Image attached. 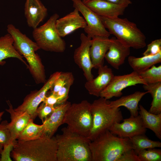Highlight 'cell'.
<instances>
[{"mask_svg": "<svg viewBox=\"0 0 161 161\" xmlns=\"http://www.w3.org/2000/svg\"><path fill=\"white\" fill-rule=\"evenodd\" d=\"M57 148L54 137L44 134L34 140H16L10 156L15 161H57Z\"/></svg>", "mask_w": 161, "mask_h": 161, "instance_id": "6da1fadb", "label": "cell"}, {"mask_svg": "<svg viewBox=\"0 0 161 161\" xmlns=\"http://www.w3.org/2000/svg\"><path fill=\"white\" fill-rule=\"evenodd\" d=\"M61 131V134L54 137L58 145L57 161H92L89 147L91 140L67 127Z\"/></svg>", "mask_w": 161, "mask_h": 161, "instance_id": "7a4b0ae2", "label": "cell"}, {"mask_svg": "<svg viewBox=\"0 0 161 161\" xmlns=\"http://www.w3.org/2000/svg\"><path fill=\"white\" fill-rule=\"evenodd\" d=\"M7 31L12 37L13 45L18 52L26 59L30 73L37 84L46 81L44 66L39 56L36 52L39 47L13 25H7Z\"/></svg>", "mask_w": 161, "mask_h": 161, "instance_id": "3957f363", "label": "cell"}, {"mask_svg": "<svg viewBox=\"0 0 161 161\" xmlns=\"http://www.w3.org/2000/svg\"><path fill=\"white\" fill-rule=\"evenodd\" d=\"M92 161H117L126 151L132 149L129 138H121L109 130L89 143Z\"/></svg>", "mask_w": 161, "mask_h": 161, "instance_id": "277c9868", "label": "cell"}, {"mask_svg": "<svg viewBox=\"0 0 161 161\" xmlns=\"http://www.w3.org/2000/svg\"><path fill=\"white\" fill-rule=\"evenodd\" d=\"M104 27L126 46L139 49L146 45V37L136 24L127 18H108L100 16Z\"/></svg>", "mask_w": 161, "mask_h": 161, "instance_id": "5b68a950", "label": "cell"}, {"mask_svg": "<svg viewBox=\"0 0 161 161\" xmlns=\"http://www.w3.org/2000/svg\"><path fill=\"white\" fill-rule=\"evenodd\" d=\"M95 100L91 103L93 118L92 127L88 137L91 141L109 128L115 123L123 120L120 108H113L109 101L102 97Z\"/></svg>", "mask_w": 161, "mask_h": 161, "instance_id": "8992f818", "label": "cell"}, {"mask_svg": "<svg viewBox=\"0 0 161 161\" xmlns=\"http://www.w3.org/2000/svg\"><path fill=\"white\" fill-rule=\"evenodd\" d=\"M59 17L57 13H54L44 24L33 29V37L40 49L56 52H62L65 50V42L55 27L56 21Z\"/></svg>", "mask_w": 161, "mask_h": 161, "instance_id": "52a82bcc", "label": "cell"}, {"mask_svg": "<svg viewBox=\"0 0 161 161\" xmlns=\"http://www.w3.org/2000/svg\"><path fill=\"white\" fill-rule=\"evenodd\" d=\"M91 103L84 100L71 104L64 116V124L71 131L88 137L93 124Z\"/></svg>", "mask_w": 161, "mask_h": 161, "instance_id": "ba28073f", "label": "cell"}, {"mask_svg": "<svg viewBox=\"0 0 161 161\" xmlns=\"http://www.w3.org/2000/svg\"><path fill=\"white\" fill-rule=\"evenodd\" d=\"M61 72L57 71L52 74L38 90L32 91L24 98L22 103L14 110L20 113L26 112L31 119H35L37 116V110L40 104L42 102L47 93L53 86Z\"/></svg>", "mask_w": 161, "mask_h": 161, "instance_id": "9c48e42d", "label": "cell"}, {"mask_svg": "<svg viewBox=\"0 0 161 161\" xmlns=\"http://www.w3.org/2000/svg\"><path fill=\"white\" fill-rule=\"evenodd\" d=\"M73 7L81 13L86 26L84 29L87 36L92 38L95 36L109 37L110 34L107 30L100 17L84 3L81 0H72Z\"/></svg>", "mask_w": 161, "mask_h": 161, "instance_id": "30bf717a", "label": "cell"}, {"mask_svg": "<svg viewBox=\"0 0 161 161\" xmlns=\"http://www.w3.org/2000/svg\"><path fill=\"white\" fill-rule=\"evenodd\" d=\"M138 84H147L139 74L134 71L126 75H114L109 84L101 92L100 97L108 100L114 97H120L123 89Z\"/></svg>", "mask_w": 161, "mask_h": 161, "instance_id": "8fae6325", "label": "cell"}, {"mask_svg": "<svg viewBox=\"0 0 161 161\" xmlns=\"http://www.w3.org/2000/svg\"><path fill=\"white\" fill-rule=\"evenodd\" d=\"M80 39V44L74 52V60L76 64L82 70L87 81H89L94 78L92 73L93 67L90 53L92 38L82 33Z\"/></svg>", "mask_w": 161, "mask_h": 161, "instance_id": "7c38bea8", "label": "cell"}, {"mask_svg": "<svg viewBox=\"0 0 161 161\" xmlns=\"http://www.w3.org/2000/svg\"><path fill=\"white\" fill-rule=\"evenodd\" d=\"M123 120L122 123H116L109 128L112 133L121 138H130L145 133L146 129L143 127L139 115L131 116Z\"/></svg>", "mask_w": 161, "mask_h": 161, "instance_id": "4fadbf2b", "label": "cell"}, {"mask_svg": "<svg viewBox=\"0 0 161 161\" xmlns=\"http://www.w3.org/2000/svg\"><path fill=\"white\" fill-rule=\"evenodd\" d=\"M76 9L64 16L58 18L55 27L59 35L64 37L79 28L84 29L86 26L83 17Z\"/></svg>", "mask_w": 161, "mask_h": 161, "instance_id": "5bb4252c", "label": "cell"}, {"mask_svg": "<svg viewBox=\"0 0 161 161\" xmlns=\"http://www.w3.org/2000/svg\"><path fill=\"white\" fill-rule=\"evenodd\" d=\"M98 69V75L91 80L87 81L85 87L90 95L99 97L110 83L114 75L112 69L107 65H103Z\"/></svg>", "mask_w": 161, "mask_h": 161, "instance_id": "9a60e30c", "label": "cell"}, {"mask_svg": "<svg viewBox=\"0 0 161 161\" xmlns=\"http://www.w3.org/2000/svg\"><path fill=\"white\" fill-rule=\"evenodd\" d=\"M24 13L28 26L34 29L46 17L47 10L40 0H26Z\"/></svg>", "mask_w": 161, "mask_h": 161, "instance_id": "2e32d148", "label": "cell"}, {"mask_svg": "<svg viewBox=\"0 0 161 161\" xmlns=\"http://www.w3.org/2000/svg\"><path fill=\"white\" fill-rule=\"evenodd\" d=\"M130 48L117 38H112L104 58L116 69H119L129 55Z\"/></svg>", "mask_w": 161, "mask_h": 161, "instance_id": "e0dca14e", "label": "cell"}, {"mask_svg": "<svg viewBox=\"0 0 161 161\" xmlns=\"http://www.w3.org/2000/svg\"><path fill=\"white\" fill-rule=\"evenodd\" d=\"M85 4L99 16L108 18L123 15L126 8L104 0H91Z\"/></svg>", "mask_w": 161, "mask_h": 161, "instance_id": "ac0fdd59", "label": "cell"}, {"mask_svg": "<svg viewBox=\"0 0 161 161\" xmlns=\"http://www.w3.org/2000/svg\"><path fill=\"white\" fill-rule=\"evenodd\" d=\"M111 40L112 38L101 36L92 38L90 53L93 68L98 69L103 65L105 56Z\"/></svg>", "mask_w": 161, "mask_h": 161, "instance_id": "d6986e66", "label": "cell"}, {"mask_svg": "<svg viewBox=\"0 0 161 161\" xmlns=\"http://www.w3.org/2000/svg\"><path fill=\"white\" fill-rule=\"evenodd\" d=\"M6 102L9 107L5 110L10 114L11 118V121L8 123L7 126L11 133L12 142L15 143L21 132L32 119L26 112L20 113L15 111L9 100Z\"/></svg>", "mask_w": 161, "mask_h": 161, "instance_id": "ffe728a7", "label": "cell"}, {"mask_svg": "<svg viewBox=\"0 0 161 161\" xmlns=\"http://www.w3.org/2000/svg\"><path fill=\"white\" fill-rule=\"evenodd\" d=\"M71 104L70 102L66 101L55 106L52 112L43 123L44 124V134L53 137L58 127L64 124L65 113Z\"/></svg>", "mask_w": 161, "mask_h": 161, "instance_id": "44dd1931", "label": "cell"}, {"mask_svg": "<svg viewBox=\"0 0 161 161\" xmlns=\"http://www.w3.org/2000/svg\"><path fill=\"white\" fill-rule=\"evenodd\" d=\"M148 91H136L130 95L123 96L115 100L109 101V106L113 108H120L123 106L129 111L131 116L134 117L139 115L138 104L142 98Z\"/></svg>", "mask_w": 161, "mask_h": 161, "instance_id": "7402d4cb", "label": "cell"}, {"mask_svg": "<svg viewBox=\"0 0 161 161\" xmlns=\"http://www.w3.org/2000/svg\"><path fill=\"white\" fill-rule=\"evenodd\" d=\"M9 58H17L22 62L28 68V64L24 58L16 50L13 45V40L8 33L0 37V66L6 63L4 60Z\"/></svg>", "mask_w": 161, "mask_h": 161, "instance_id": "603a6c76", "label": "cell"}, {"mask_svg": "<svg viewBox=\"0 0 161 161\" xmlns=\"http://www.w3.org/2000/svg\"><path fill=\"white\" fill-rule=\"evenodd\" d=\"M139 115L143 127L152 131L161 140V113L155 114L147 111L142 105H139Z\"/></svg>", "mask_w": 161, "mask_h": 161, "instance_id": "cb8c5ba5", "label": "cell"}, {"mask_svg": "<svg viewBox=\"0 0 161 161\" xmlns=\"http://www.w3.org/2000/svg\"><path fill=\"white\" fill-rule=\"evenodd\" d=\"M128 62L133 71L139 74L161 63V52L154 55L143 56L141 57L130 56L128 58Z\"/></svg>", "mask_w": 161, "mask_h": 161, "instance_id": "d4e9b609", "label": "cell"}, {"mask_svg": "<svg viewBox=\"0 0 161 161\" xmlns=\"http://www.w3.org/2000/svg\"><path fill=\"white\" fill-rule=\"evenodd\" d=\"M44 124L34 123L31 119L21 132L17 139L19 142H25L38 139L44 135Z\"/></svg>", "mask_w": 161, "mask_h": 161, "instance_id": "484cf974", "label": "cell"}, {"mask_svg": "<svg viewBox=\"0 0 161 161\" xmlns=\"http://www.w3.org/2000/svg\"><path fill=\"white\" fill-rule=\"evenodd\" d=\"M143 87L152 98L149 112L155 114L161 113V82L143 85Z\"/></svg>", "mask_w": 161, "mask_h": 161, "instance_id": "4316f807", "label": "cell"}, {"mask_svg": "<svg viewBox=\"0 0 161 161\" xmlns=\"http://www.w3.org/2000/svg\"><path fill=\"white\" fill-rule=\"evenodd\" d=\"M129 139L132 149L137 154L140 151L144 149L161 147L160 142L151 140L145 134L136 135Z\"/></svg>", "mask_w": 161, "mask_h": 161, "instance_id": "83f0119b", "label": "cell"}, {"mask_svg": "<svg viewBox=\"0 0 161 161\" xmlns=\"http://www.w3.org/2000/svg\"><path fill=\"white\" fill-rule=\"evenodd\" d=\"M139 74L147 84L161 82V65H153Z\"/></svg>", "mask_w": 161, "mask_h": 161, "instance_id": "f1b7e54d", "label": "cell"}, {"mask_svg": "<svg viewBox=\"0 0 161 161\" xmlns=\"http://www.w3.org/2000/svg\"><path fill=\"white\" fill-rule=\"evenodd\" d=\"M74 80V76L72 72H61L51 89V93L56 94L65 85L70 83H73Z\"/></svg>", "mask_w": 161, "mask_h": 161, "instance_id": "f546056e", "label": "cell"}, {"mask_svg": "<svg viewBox=\"0 0 161 161\" xmlns=\"http://www.w3.org/2000/svg\"><path fill=\"white\" fill-rule=\"evenodd\" d=\"M140 161H161V150L156 148L144 149L138 154Z\"/></svg>", "mask_w": 161, "mask_h": 161, "instance_id": "4dcf8cb0", "label": "cell"}, {"mask_svg": "<svg viewBox=\"0 0 161 161\" xmlns=\"http://www.w3.org/2000/svg\"><path fill=\"white\" fill-rule=\"evenodd\" d=\"M8 123L7 121L5 120L0 124V144L3 147L13 143L12 141L10 131L7 126Z\"/></svg>", "mask_w": 161, "mask_h": 161, "instance_id": "1f68e13d", "label": "cell"}, {"mask_svg": "<svg viewBox=\"0 0 161 161\" xmlns=\"http://www.w3.org/2000/svg\"><path fill=\"white\" fill-rule=\"evenodd\" d=\"M161 52V39L152 41L147 45L146 49L143 53V56H152Z\"/></svg>", "mask_w": 161, "mask_h": 161, "instance_id": "d6a6232c", "label": "cell"}, {"mask_svg": "<svg viewBox=\"0 0 161 161\" xmlns=\"http://www.w3.org/2000/svg\"><path fill=\"white\" fill-rule=\"evenodd\" d=\"M54 109L55 106L47 105L43 102L38 106L37 110V114L42 123L51 114Z\"/></svg>", "mask_w": 161, "mask_h": 161, "instance_id": "836d02e7", "label": "cell"}, {"mask_svg": "<svg viewBox=\"0 0 161 161\" xmlns=\"http://www.w3.org/2000/svg\"><path fill=\"white\" fill-rule=\"evenodd\" d=\"M73 84L70 83L65 85L56 94H54L59 98L58 104L65 103L67 101L69 97L68 94L70 88Z\"/></svg>", "mask_w": 161, "mask_h": 161, "instance_id": "e575fe53", "label": "cell"}, {"mask_svg": "<svg viewBox=\"0 0 161 161\" xmlns=\"http://www.w3.org/2000/svg\"><path fill=\"white\" fill-rule=\"evenodd\" d=\"M117 161H140L138 154L131 149L123 153Z\"/></svg>", "mask_w": 161, "mask_h": 161, "instance_id": "d590c367", "label": "cell"}, {"mask_svg": "<svg viewBox=\"0 0 161 161\" xmlns=\"http://www.w3.org/2000/svg\"><path fill=\"white\" fill-rule=\"evenodd\" d=\"M15 143H11L3 146L4 149L2 150L1 152L0 161H12L10 158L11 152L13 148Z\"/></svg>", "mask_w": 161, "mask_h": 161, "instance_id": "8d00e7d4", "label": "cell"}, {"mask_svg": "<svg viewBox=\"0 0 161 161\" xmlns=\"http://www.w3.org/2000/svg\"><path fill=\"white\" fill-rule=\"evenodd\" d=\"M59 98L55 94L51 93L48 96H46L42 102L47 105L52 106L59 104Z\"/></svg>", "mask_w": 161, "mask_h": 161, "instance_id": "74e56055", "label": "cell"}, {"mask_svg": "<svg viewBox=\"0 0 161 161\" xmlns=\"http://www.w3.org/2000/svg\"><path fill=\"white\" fill-rule=\"evenodd\" d=\"M127 7L132 4L131 0H104Z\"/></svg>", "mask_w": 161, "mask_h": 161, "instance_id": "f35d334b", "label": "cell"}, {"mask_svg": "<svg viewBox=\"0 0 161 161\" xmlns=\"http://www.w3.org/2000/svg\"><path fill=\"white\" fill-rule=\"evenodd\" d=\"M4 112H0V122L1 120V118L2 115H3V114H4Z\"/></svg>", "mask_w": 161, "mask_h": 161, "instance_id": "ab89813d", "label": "cell"}, {"mask_svg": "<svg viewBox=\"0 0 161 161\" xmlns=\"http://www.w3.org/2000/svg\"><path fill=\"white\" fill-rule=\"evenodd\" d=\"M3 147V146L0 144V159L1 158L0 157L1 155V153L2 151V148Z\"/></svg>", "mask_w": 161, "mask_h": 161, "instance_id": "60d3db41", "label": "cell"}, {"mask_svg": "<svg viewBox=\"0 0 161 161\" xmlns=\"http://www.w3.org/2000/svg\"><path fill=\"white\" fill-rule=\"evenodd\" d=\"M90 0H82V1H83V2L85 4V3H86L87 2H88V1H90Z\"/></svg>", "mask_w": 161, "mask_h": 161, "instance_id": "b9f144b4", "label": "cell"}]
</instances>
